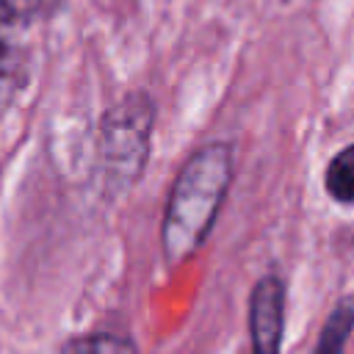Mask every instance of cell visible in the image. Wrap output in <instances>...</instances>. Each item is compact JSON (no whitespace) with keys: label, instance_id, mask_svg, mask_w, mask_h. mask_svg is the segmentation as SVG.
Listing matches in <instances>:
<instances>
[{"label":"cell","instance_id":"3957f363","mask_svg":"<svg viewBox=\"0 0 354 354\" xmlns=\"http://www.w3.org/2000/svg\"><path fill=\"white\" fill-rule=\"evenodd\" d=\"M285 329V285L268 274L252 288L249 299V335L252 354H279Z\"/></svg>","mask_w":354,"mask_h":354},{"label":"cell","instance_id":"8992f818","mask_svg":"<svg viewBox=\"0 0 354 354\" xmlns=\"http://www.w3.org/2000/svg\"><path fill=\"white\" fill-rule=\"evenodd\" d=\"M351 329H354V304L351 301H340L329 313L313 354H343V346H346Z\"/></svg>","mask_w":354,"mask_h":354},{"label":"cell","instance_id":"5b68a950","mask_svg":"<svg viewBox=\"0 0 354 354\" xmlns=\"http://www.w3.org/2000/svg\"><path fill=\"white\" fill-rule=\"evenodd\" d=\"M326 194L340 205H354V144L343 147L329 163L324 174Z\"/></svg>","mask_w":354,"mask_h":354},{"label":"cell","instance_id":"277c9868","mask_svg":"<svg viewBox=\"0 0 354 354\" xmlns=\"http://www.w3.org/2000/svg\"><path fill=\"white\" fill-rule=\"evenodd\" d=\"M22 64V25L11 0H0V91L8 88Z\"/></svg>","mask_w":354,"mask_h":354},{"label":"cell","instance_id":"52a82bcc","mask_svg":"<svg viewBox=\"0 0 354 354\" xmlns=\"http://www.w3.org/2000/svg\"><path fill=\"white\" fill-rule=\"evenodd\" d=\"M61 354H138L133 340L119 335H88L64 346Z\"/></svg>","mask_w":354,"mask_h":354},{"label":"cell","instance_id":"6da1fadb","mask_svg":"<svg viewBox=\"0 0 354 354\" xmlns=\"http://www.w3.org/2000/svg\"><path fill=\"white\" fill-rule=\"evenodd\" d=\"M230 180L232 152L224 141L199 147L183 163L163 216V254L171 266L188 260L202 246L227 196Z\"/></svg>","mask_w":354,"mask_h":354},{"label":"cell","instance_id":"7a4b0ae2","mask_svg":"<svg viewBox=\"0 0 354 354\" xmlns=\"http://www.w3.org/2000/svg\"><path fill=\"white\" fill-rule=\"evenodd\" d=\"M155 108L147 94H127L102 119V163L111 183H133L147 160Z\"/></svg>","mask_w":354,"mask_h":354}]
</instances>
